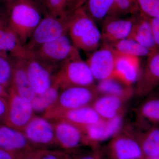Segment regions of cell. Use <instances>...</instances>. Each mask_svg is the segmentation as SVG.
Returning a JSON list of instances; mask_svg holds the SVG:
<instances>
[{
    "mask_svg": "<svg viewBox=\"0 0 159 159\" xmlns=\"http://www.w3.org/2000/svg\"><path fill=\"white\" fill-rule=\"evenodd\" d=\"M99 96L96 84L61 89L56 101L45 111L43 117L50 121L57 120L67 111L92 106Z\"/></svg>",
    "mask_w": 159,
    "mask_h": 159,
    "instance_id": "cell-1",
    "label": "cell"
},
{
    "mask_svg": "<svg viewBox=\"0 0 159 159\" xmlns=\"http://www.w3.org/2000/svg\"><path fill=\"white\" fill-rule=\"evenodd\" d=\"M8 26L25 46L42 20L38 5L33 0H20L8 11Z\"/></svg>",
    "mask_w": 159,
    "mask_h": 159,
    "instance_id": "cell-2",
    "label": "cell"
},
{
    "mask_svg": "<svg viewBox=\"0 0 159 159\" xmlns=\"http://www.w3.org/2000/svg\"><path fill=\"white\" fill-rule=\"evenodd\" d=\"M95 80L88 65L79 54L59 66L54 74L53 82L61 89L69 87L93 85Z\"/></svg>",
    "mask_w": 159,
    "mask_h": 159,
    "instance_id": "cell-3",
    "label": "cell"
},
{
    "mask_svg": "<svg viewBox=\"0 0 159 159\" xmlns=\"http://www.w3.org/2000/svg\"><path fill=\"white\" fill-rule=\"evenodd\" d=\"M29 51L41 61L57 70L67 60L80 54L68 34Z\"/></svg>",
    "mask_w": 159,
    "mask_h": 159,
    "instance_id": "cell-4",
    "label": "cell"
},
{
    "mask_svg": "<svg viewBox=\"0 0 159 159\" xmlns=\"http://www.w3.org/2000/svg\"><path fill=\"white\" fill-rule=\"evenodd\" d=\"M69 16L56 17L46 12L25 48L31 50L68 34Z\"/></svg>",
    "mask_w": 159,
    "mask_h": 159,
    "instance_id": "cell-5",
    "label": "cell"
},
{
    "mask_svg": "<svg viewBox=\"0 0 159 159\" xmlns=\"http://www.w3.org/2000/svg\"><path fill=\"white\" fill-rule=\"evenodd\" d=\"M8 90V108L3 124L22 131L35 116L34 111L31 102L26 101L19 96L11 86Z\"/></svg>",
    "mask_w": 159,
    "mask_h": 159,
    "instance_id": "cell-6",
    "label": "cell"
},
{
    "mask_svg": "<svg viewBox=\"0 0 159 159\" xmlns=\"http://www.w3.org/2000/svg\"><path fill=\"white\" fill-rule=\"evenodd\" d=\"M22 132L33 148L48 149L58 146L53 123L43 117L35 116Z\"/></svg>",
    "mask_w": 159,
    "mask_h": 159,
    "instance_id": "cell-7",
    "label": "cell"
},
{
    "mask_svg": "<svg viewBox=\"0 0 159 159\" xmlns=\"http://www.w3.org/2000/svg\"><path fill=\"white\" fill-rule=\"evenodd\" d=\"M25 60L27 75L33 90L36 95L43 93L53 84V72L57 69L41 61L29 50Z\"/></svg>",
    "mask_w": 159,
    "mask_h": 159,
    "instance_id": "cell-8",
    "label": "cell"
},
{
    "mask_svg": "<svg viewBox=\"0 0 159 159\" xmlns=\"http://www.w3.org/2000/svg\"><path fill=\"white\" fill-rule=\"evenodd\" d=\"M109 149L115 159H141L144 156L139 133L131 129L119 131L113 137Z\"/></svg>",
    "mask_w": 159,
    "mask_h": 159,
    "instance_id": "cell-9",
    "label": "cell"
},
{
    "mask_svg": "<svg viewBox=\"0 0 159 159\" xmlns=\"http://www.w3.org/2000/svg\"><path fill=\"white\" fill-rule=\"evenodd\" d=\"M116 56L117 52L106 43L89 56L86 62L95 80L100 81L113 76Z\"/></svg>",
    "mask_w": 159,
    "mask_h": 159,
    "instance_id": "cell-10",
    "label": "cell"
},
{
    "mask_svg": "<svg viewBox=\"0 0 159 159\" xmlns=\"http://www.w3.org/2000/svg\"><path fill=\"white\" fill-rule=\"evenodd\" d=\"M159 86V50L152 52L137 82L136 95L145 97L155 90Z\"/></svg>",
    "mask_w": 159,
    "mask_h": 159,
    "instance_id": "cell-11",
    "label": "cell"
},
{
    "mask_svg": "<svg viewBox=\"0 0 159 159\" xmlns=\"http://www.w3.org/2000/svg\"><path fill=\"white\" fill-rule=\"evenodd\" d=\"M58 146L67 150L74 149L88 144L83 130L76 125L63 120L52 122Z\"/></svg>",
    "mask_w": 159,
    "mask_h": 159,
    "instance_id": "cell-12",
    "label": "cell"
},
{
    "mask_svg": "<svg viewBox=\"0 0 159 159\" xmlns=\"http://www.w3.org/2000/svg\"><path fill=\"white\" fill-rule=\"evenodd\" d=\"M134 21V15L128 19H120L113 16L107 18L102 22L101 31L103 43L109 44L128 38Z\"/></svg>",
    "mask_w": 159,
    "mask_h": 159,
    "instance_id": "cell-13",
    "label": "cell"
},
{
    "mask_svg": "<svg viewBox=\"0 0 159 159\" xmlns=\"http://www.w3.org/2000/svg\"><path fill=\"white\" fill-rule=\"evenodd\" d=\"M122 123L121 115L110 120L101 119L88 126L83 129L88 144H95L114 137L120 130Z\"/></svg>",
    "mask_w": 159,
    "mask_h": 159,
    "instance_id": "cell-14",
    "label": "cell"
},
{
    "mask_svg": "<svg viewBox=\"0 0 159 159\" xmlns=\"http://www.w3.org/2000/svg\"><path fill=\"white\" fill-rule=\"evenodd\" d=\"M96 23L88 14L83 6L78 8L69 16L68 35L74 46L87 36Z\"/></svg>",
    "mask_w": 159,
    "mask_h": 159,
    "instance_id": "cell-15",
    "label": "cell"
},
{
    "mask_svg": "<svg viewBox=\"0 0 159 159\" xmlns=\"http://www.w3.org/2000/svg\"><path fill=\"white\" fill-rule=\"evenodd\" d=\"M140 71L139 57L117 53L113 77L121 80L126 85L132 86L138 81L140 75Z\"/></svg>",
    "mask_w": 159,
    "mask_h": 159,
    "instance_id": "cell-16",
    "label": "cell"
},
{
    "mask_svg": "<svg viewBox=\"0 0 159 159\" xmlns=\"http://www.w3.org/2000/svg\"><path fill=\"white\" fill-rule=\"evenodd\" d=\"M0 148L20 153L34 148L22 131L0 123Z\"/></svg>",
    "mask_w": 159,
    "mask_h": 159,
    "instance_id": "cell-17",
    "label": "cell"
},
{
    "mask_svg": "<svg viewBox=\"0 0 159 159\" xmlns=\"http://www.w3.org/2000/svg\"><path fill=\"white\" fill-rule=\"evenodd\" d=\"M13 58L14 71L11 86L19 96L26 101L31 102L36 95L27 75L25 58Z\"/></svg>",
    "mask_w": 159,
    "mask_h": 159,
    "instance_id": "cell-18",
    "label": "cell"
},
{
    "mask_svg": "<svg viewBox=\"0 0 159 159\" xmlns=\"http://www.w3.org/2000/svg\"><path fill=\"white\" fill-rule=\"evenodd\" d=\"M134 16V21L128 38L136 41L152 53L157 51L149 18L140 12Z\"/></svg>",
    "mask_w": 159,
    "mask_h": 159,
    "instance_id": "cell-19",
    "label": "cell"
},
{
    "mask_svg": "<svg viewBox=\"0 0 159 159\" xmlns=\"http://www.w3.org/2000/svg\"><path fill=\"white\" fill-rule=\"evenodd\" d=\"M147 95L137 110V120L140 125H159V89Z\"/></svg>",
    "mask_w": 159,
    "mask_h": 159,
    "instance_id": "cell-20",
    "label": "cell"
},
{
    "mask_svg": "<svg viewBox=\"0 0 159 159\" xmlns=\"http://www.w3.org/2000/svg\"><path fill=\"white\" fill-rule=\"evenodd\" d=\"M125 101L116 96L100 95L92 106L101 119L110 120L122 115L123 104Z\"/></svg>",
    "mask_w": 159,
    "mask_h": 159,
    "instance_id": "cell-21",
    "label": "cell"
},
{
    "mask_svg": "<svg viewBox=\"0 0 159 159\" xmlns=\"http://www.w3.org/2000/svg\"><path fill=\"white\" fill-rule=\"evenodd\" d=\"M28 50L21 43L16 34L9 26L0 25V53L11 57L25 58Z\"/></svg>",
    "mask_w": 159,
    "mask_h": 159,
    "instance_id": "cell-22",
    "label": "cell"
},
{
    "mask_svg": "<svg viewBox=\"0 0 159 159\" xmlns=\"http://www.w3.org/2000/svg\"><path fill=\"white\" fill-rule=\"evenodd\" d=\"M101 119L97 112L90 106L67 111L57 120L67 121L83 130L88 126L99 122Z\"/></svg>",
    "mask_w": 159,
    "mask_h": 159,
    "instance_id": "cell-23",
    "label": "cell"
},
{
    "mask_svg": "<svg viewBox=\"0 0 159 159\" xmlns=\"http://www.w3.org/2000/svg\"><path fill=\"white\" fill-rule=\"evenodd\" d=\"M96 85L99 96L111 95L127 100L130 98L134 93L132 86L126 85L114 77L99 81L98 84Z\"/></svg>",
    "mask_w": 159,
    "mask_h": 159,
    "instance_id": "cell-24",
    "label": "cell"
},
{
    "mask_svg": "<svg viewBox=\"0 0 159 159\" xmlns=\"http://www.w3.org/2000/svg\"><path fill=\"white\" fill-rule=\"evenodd\" d=\"M143 155L148 158L159 156V125H152L139 133Z\"/></svg>",
    "mask_w": 159,
    "mask_h": 159,
    "instance_id": "cell-25",
    "label": "cell"
},
{
    "mask_svg": "<svg viewBox=\"0 0 159 159\" xmlns=\"http://www.w3.org/2000/svg\"><path fill=\"white\" fill-rule=\"evenodd\" d=\"M114 0H88L83 6L95 22H103L110 17L113 8Z\"/></svg>",
    "mask_w": 159,
    "mask_h": 159,
    "instance_id": "cell-26",
    "label": "cell"
},
{
    "mask_svg": "<svg viewBox=\"0 0 159 159\" xmlns=\"http://www.w3.org/2000/svg\"><path fill=\"white\" fill-rule=\"evenodd\" d=\"M108 44L118 54L129 56L138 57H148L152 53L148 49L129 38Z\"/></svg>",
    "mask_w": 159,
    "mask_h": 159,
    "instance_id": "cell-27",
    "label": "cell"
},
{
    "mask_svg": "<svg viewBox=\"0 0 159 159\" xmlns=\"http://www.w3.org/2000/svg\"><path fill=\"white\" fill-rule=\"evenodd\" d=\"M60 91L59 85L55 83L49 89L41 95H36L31 102L34 112L42 113L45 111L54 104L57 99Z\"/></svg>",
    "mask_w": 159,
    "mask_h": 159,
    "instance_id": "cell-28",
    "label": "cell"
},
{
    "mask_svg": "<svg viewBox=\"0 0 159 159\" xmlns=\"http://www.w3.org/2000/svg\"><path fill=\"white\" fill-rule=\"evenodd\" d=\"M14 60L8 54L0 53V85L8 89L11 85Z\"/></svg>",
    "mask_w": 159,
    "mask_h": 159,
    "instance_id": "cell-29",
    "label": "cell"
},
{
    "mask_svg": "<svg viewBox=\"0 0 159 159\" xmlns=\"http://www.w3.org/2000/svg\"><path fill=\"white\" fill-rule=\"evenodd\" d=\"M139 12L137 0H114L111 16L117 17L121 15H134Z\"/></svg>",
    "mask_w": 159,
    "mask_h": 159,
    "instance_id": "cell-30",
    "label": "cell"
},
{
    "mask_svg": "<svg viewBox=\"0 0 159 159\" xmlns=\"http://www.w3.org/2000/svg\"><path fill=\"white\" fill-rule=\"evenodd\" d=\"M139 12L150 18H159V0H137Z\"/></svg>",
    "mask_w": 159,
    "mask_h": 159,
    "instance_id": "cell-31",
    "label": "cell"
},
{
    "mask_svg": "<svg viewBox=\"0 0 159 159\" xmlns=\"http://www.w3.org/2000/svg\"><path fill=\"white\" fill-rule=\"evenodd\" d=\"M69 0H45L44 5L49 14L56 16L63 17L66 14Z\"/></svg>",
    "mask_w": 159,
    "mask_h": 159,
    "instance_id": "cell-32",
    "label": "cell"
},
{
    "mask_svg": "<svg viewBox=\"0 0 159 159\" xmlns=\"http://www.w3.org/2000/svg\"><path fill=\"white\" fill-rule=\"evenodd\" d=\"M46 150L32 148L20 154L17 159H42Z\"/></svg>",
    "mask_w": 159,
    "mask_h": 159,
    "instance_id": "cell-33",
    "label": "cell"
},
{
    "mask_svg": "<svg viewBox=\"0 0 159 159\" xmlns=\"http://www.w3.org/2000/svg\"><path fill=\"white\" fill-rule=\"evenodd\" d=\"M42 159H71V158L67 152L47 149Z\"/></svg>",
    "mask_w": 159,
    "mask_h": 159,
    "instance_id": "cell-34",
    "label": "cell"
},
{
    "mask_svg": "<svg viewBox=\"0 0 159 159\" xmlns=\"http://www.w3.org/2000/svg\"><path fill=\"white\" fill-rule=\"evenodd\" d=\"M149 20L157 50H159V18H149Z\"/></svg>",
    "mask_w": 159,
    "mask_h": 159,
    "instance_id": "cell-35",
    "label": "cell"
},
{
    "mask_svg": "<svg viewBox=\"0 0 159 159\" xmlns=\"http://www.w3.org/2000/svg\"><path fill=\"white\" fill-rule=\"evenodd\" d=\"M87 1L88 0H69L66 14L67 15H70L76 9L84 6Z\"/></svg>",
    "mask_w": 159,
    "mask_h": 159,
    "instance_id": "cell-36",
    "label": "cell"
},
{
    "mask_svg": "<svg viewBox=\"0 0 159 159\" xmlns=\"http://www.w3.org/2000/svg\"><path fill=\"white\" fill-rule=\"evenodd\" d=\"M8 108L7 98L0 97V123L3 124Z\"/></svg>",
    "mask_w": 159,
    "mask_h": 159,
    "instance_id": "cell-37",
    "label": "cell"
},
{
    "mask_svg": "<svg viewBox=\"0 0 159 159\" xmlns=\"http://www.w3.org/2000/svg\"><path fill=\"white\" fill-rule=\"evenodd\" d=\"M20 153H13L0 148V159H17Z\"/></svg>",
    "mask_w": 159,
    "mask_h": 159,
    "instance_id": "cell-38",
    "label": "cell"
},
{
    "mask_svg": "<svg viewBox=\"0 0 159 159\" xmlns=\"http://www.w3.org/2000/svg\"><path fill=\"white\" fill-rule=\"evenodd\" d=\"M20 0H3L7 9V11H9V9H11L13 5L16 3L19 2Z\"/></svg>",
    "mask_w": 159,
    "mask_h": 159,
    "instance_id": "cell-39",
    "label": "cell"
},
{
    "mask_svg": "<svg viewBox=\"0 0 159 159\" xmlns=\"http://www.w3.org/2000/svg\"><path fill=\"white\" fill-rule=\"evenodd\" d=\"M0 97L8 98L9 97V92L8 89L0 85Z\"/></svg>",
    "mask_w": 159,
    "mask_h": 159,
    "instance_id": "cell-40",
    "label": "cell"
},
{
    "mask_svg": "<svg viewBox=\"0 0 159 159\" xmlns=\"http://www.w3.org/2000/svg\"><path fill=\"white\" fill-rule=\"evenodd\" d=\"M76 159H98L96 155L91 154L82 155Z\"/></svg>",
    "mask_w": 159,
    "mask_h": 159,
    "instance_id": "cell-41",
    "label": "cell"
},
{
    "mask_svg": "<svg viewBox=\"0 0 159 159\" xmlns=\"http://www.w3.org/2000/svg\"><path fill=\"white\" fill-rule=\"evenodd\" d=\"M147 159H159V156L156 157H154L148 158Z\"/></svg>",
    "mask_w": 159,
    "mask_h": 159,
    "instance_id": "cell-42",
    "label": "cell"
},
{
    "mask_svg": "<svg viewBox=\"0 0 159 159\" xmlns=\"http://www.w3.org/2000/svg\"><path fill=\"white\" fill-rule=\"evenodd\" d=\"M3 25V23L2 22V20H1V18H0V25Z\"/></svg>",
    "mask_w": 159,
    "mask_h": 159,
    "instance_id": "cell-43",
    "label": "cell"
},
{
    "mask_svg": "<svg viewBox=\"0 0 159 159\" xmlns=\"http://www.w3.org/2000/svg\"><path fill=\"white\" fill-rule=\"evenodd\" d=\"M42 1L43 4H44L45 1V0H42Z\"/></svg>",
    "mask_w": 159,
    "mask_h": 159,
    "instance_id": "cell-44",
    "label": "cell"
},
{
    "mask_svg": "<svg viewBox=\"0 0 159 159\" xmlns=\"http://www.w3.org/2000/svg\"><path fill=\"white\" fill-rule=\"evenodd\" d=\"M157 89H159V86L157 88Z\"/></svg>",
    "mask_w": 159,
    "mask_h": 159,
    "instance_id": "cell-45",
    "label": "cell"
}]
</instances>
